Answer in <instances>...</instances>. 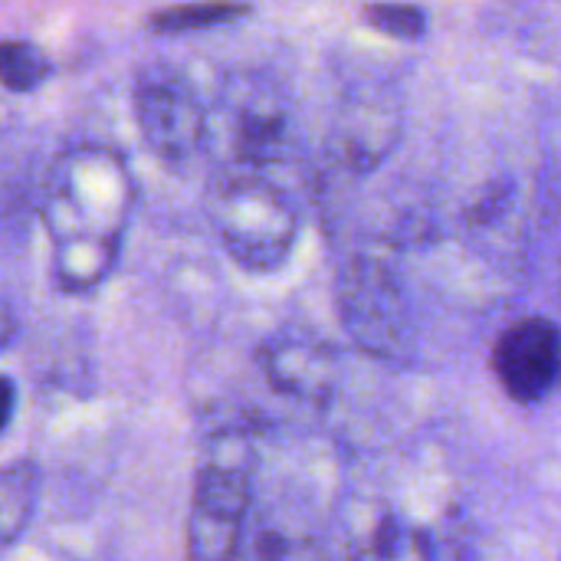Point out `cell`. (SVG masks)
Masks as SVG:
<instances>
[{
    "instance_id": "1",
    "label": "cell",
    "mask_w": 561,
    "mask_h": 561,
    "mask_svg": "<svg viewBox=\"0 0 561 561\" xmlns=\"http://www.w3.org/2000/svg\"><path fill=\"white\" fill-rule=\"evenodd\" d=\"M131 207L135 184L115 151L82 145L56 158L39 214L53 243V283L62 293H89L108 279Z\"/></svg>"
},
{
    "instance_id": "2",
    "label": "cell",
    "mask_w": 561,
    "mask_h": 561,
    "mask_svg": "<svg viewBox=\"0 0 561 561\" xmlns=\"http://www.w3.org/2000/svg\"><path fill=\"white\" fill-rule=\"evenodd\" d=\"M250 431H217L194 473L187 513V561H237L253 506Z\"/></svg>"
},
{
    "instance_id": "3",
    "label": "cell",
    "mask_w": 561,
    "mask_h": 561,
    "mask_svg": "<svg viewBox=\"0 0 561 561\" xmlns=\"http://www.w3.org/2000/svg\"><path fill=\"white\" fill-rule=\"evenodd\" d=\"M210 217L230 260L247 273L279 270L299 237V214L293 201L266 178L253 171H224Z\"/></svg>"
},
{
    "instance_id": "4",
    "label": "cell",
    "mask_w": 561,
    "mask_h": 561,
    "mask_svg": "<svg viewBox=\"0 0 561 561\" xmlns=\"http://www.w3.org/2000/svg\"><path fill=\"white\" fill-rule=\"evenodd\" d=\"M214 105V115L207 112V135L220 131L230 158L227 171L266 174V168L289 158L296 145V112L279 82L256 72L230 76Z\"/></svg>"
},
{
    "instance_id": "5",
    "label": "cell",
    "mask_w": 561,
    "mask_h": 561,
    "mask_svg": "<svg viewBox=\"0 0 561 561\" xmlns=\"http://www.w3.org/2000/svg\"><path fill=\"white\" fill-rule=\"evenodd\" d=\"M339 316L348 339L371 358L411 355V316L398 276L368 256H355L339 276Z\"/></svg>"
},
{
    "instance_id": "6",
    "label": "cell",
    "mask_w": 561,
    "mask_h": 561,
    "mask_svg": "<svg viewBox=\"0 0 561 561\" xmlns=\"http://www.w3.org/2000/svg\"><path fill=\"white\" fill-rule=\"evenodd\" d=\"M135 122L148 151L178 168L207 141V108L191 79L174 66H148L135 79Z\"/></svg>"
},
{
    "instance_id": "7",
    "label": "cell",
    "mask_w": 561,
    "mask_h": 561,
    "mask_svg": "<svg viewBox=\"0 0 561 561\" xmlns=\"http://www.w3.org/2000/svg\"><path fill=\"white\" fill-rule=\"evenodd\" d=\"M493 375L516 404H542L559 381V329L546 316L513 322L493 345Z\"/></svg>"
},
{
    "instance_id": "8",
    "label": "cell",
    "mask_w": 561,
    "mask_h": 561,
    "mask_svg": "<svg viewBox=\"0 0 561 561\" xmlns=\"http://www.w3.org/2000/svg\"><path fill=\"white\" fill-rule=\"evenodd\" d=\"M256 365L270 388L299 404H329L339 385V358L332 345L309 332H279L263 342Z\"/></svg>"
},
{
    "instance_id": "9",
    "label": "cell",
    "mask_w": 561,
    "mask_h": 561,
    "mask_svg": "<svg viewBox=\"0 0 561 561\" xmlns=\"http://www.w3.org/2000/svg\"><path fill=\"white\" fill-rule=\"evenodd\" d=\"M398 128H401L398 105L378 95L348 102L339 115V131H335L345 164L355 171H371L394 148Z\"/></svg>"
},
{
    "instance_id": "10",
    "label": "cell",
    "mask_w": 561,
    "mask_h": 561,
    "mask_svg": "<svg viewBox=\"0 0 561 561\" xmlns=\"http://www.w3.org/2000/svg\"><path fill=\"white\" fill-rule=\"evenodd\" d=\"M355 526L342 561H437L434 539L394 513H371L368 519H355Z\"/></svg>"
},
{
    "instance_id": "11",
    "label": "cell",
    "mask_w": 561,
    "mask_h": 561,
    "mask_svg": "<svg viewBox=\"0 0 561 561\" xmlns=\"http://www.w3.org/2000/svg\"><path fill=\"white\" fill-rule=\"evenodd\" d=\"M39 503V470L33 460L0 467V552L20 542Z\"/></svg>"
},
{
    "instance_id": "12",
    "label": "cell",
    "mask_w": 561,
    "mask_h": 561,
    "mask_svg": "<svg viewBox=\"0 0 561 561\" xmlns=\"http://www.w3.org/2000/svg\"><path fill=\"white\" fill-rule=\"evenodd\" d=\"M250 13H253V7L247 0H194V3H174V7L154 10L148 16V30L161 33V36H178V33L227 26Z\"/></svg>"
},
{
    "instance_id": "13",
    "label": "cell",
    "mask_w": 561,
    "mask_h": 561,
    "mask_svg": "<svg viewBox=\"0 0 561 561\" xmlns=\"http://www.w3.org/2000/svg\"><path fill=\"white\" fill-rule=\"evenodd\" d=\"M49 59L39 46L26 39H3L0 43V85L10 92H33L46 82Z\"/></svg>"
},
{
    "instance_id": "14",
    "label": "cell",
    "mask_w": 561,
    "mask_h": 561,
    "mask_svg": "<svg viewBox=\"0 0 561 561\" xmlns=\"http://www.w3.org/2000/svg\"><path fill=\"white\" fill-rule=\"evenodd\" d=\"M365 23L391 39H421L427 33V13L404 0H375L362 10Z\"/></svg>"
},
{
    "instance_id": "15",
    "label": "cell",
    "mask_w": 561,
    "mask_h": 561,
    "mask_svg": "<svg viewBox=\"0 0 561 561\" xmlns=\"http://www.w3.org/2000/svg\"><path fill=\"white\" fill-rule=\"evenodd\" d=\"M13 411H16V385L7 375H0V434L10 427Z\"/></svg>"
},
{
    "instance_id": "16",
    "label": "cell",
    "mask_w": 561,
    "mask_h": 561,
    "mask_svg": "<svg viewBox=\"0 0 561 561\" xmlns=\"http://www.w3.org/2000/svg\"><path fill=\"white\" fill-rule=\"evenodd\" d=\"M13 335H16V316L7 302H0V348H7Z\"/></svg>"
}]
</instances>
